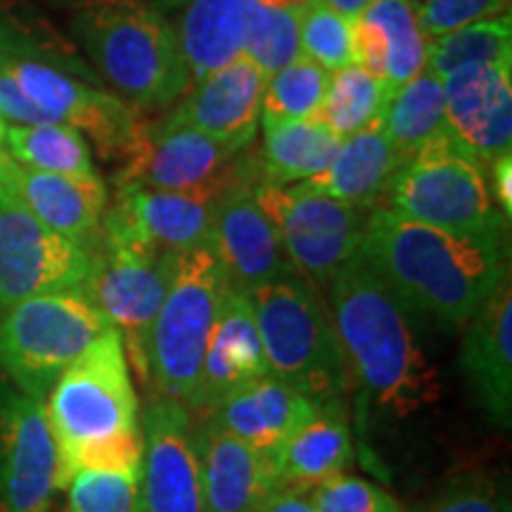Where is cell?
Here are the masks:
<instances>
[{"label": "cell", "mask_w": 512, "mask_h": 512, "mask_svg": "<svg viewBox=\"0 0 512 512\" xmlns=\"http://www.w3.org/2000/svg\"><path fill=\"white\" fill-rule=\"evenodd\" d=\"M0 64L53 124L86 133L102 159H126L131 155L140 119L119 95L102 91L91 81H83L38 57H8Z\"/></svg>", "instance_id": "obj_11"}, {"label": "cell", "mask_w": 512, "mask_h": 512, "mask_svg": "<svg viewBox=\"0 0 512 512\" xmlns=\"http://www.w3.org/2000/svg\"><path fill=\"white\" fill-rule=\"evenodd\" d=\"M266 81L264 69L242 53L226 67L195 81V88L174 112L228 150L245 152L256 138Z\"/></svg>", "instance_id": "obj_20"}, {"label": "cell", "mask_w": 512, "mask_h": 512, "mask_svg": "<svg viewBox=\"0 0 512 512\" xmlns=\"http://www.w3.org/2000/svg\"><path fill=\"white\" fill-rule=\"evenodd\" d=\"M140 437L138 512H207L188 408L164 396L152 399L140 422Z\"/></svg>", "instance_id": "obj_14"}, {"label": "cell", "mask_w": 512, "mask_h": 512, "mask_svg": "<svg viewBox=\"0 0 512 512\" xmlns=\"http://www.w3.org/2000/svg\"><path fill=\"white\" fill-rule=\"evenodd\" d=\"M0 204H17L43 226L93 252L102 235L107 188L98 174H48L10 157L0 176Z\"/></svg>", "instance_id": "obj_18"}, {"label": "cell", "mask_w": 512, "mask_h": 512, "mask_svg": "<svg viewBox=\"0 0 512 512\" xmlns=\"http://www.w3.org/2000/svg\"><path fill=\"white\" fill-rule=\"evenodd\" d=\"M354 463L347 403H328L299 427L275 458L280 491L306 494L313 486L344 475Z\"/></svg>", "instance_id": "obj_27"}, {"label": "cell", "mask_w": 512, "mask_h": 512, "mask_svg": "<svg viewBox=\"0 0 512 512\" xmlns=\"http://www.w3.org/2000/svg\"><path fill=\"white\" fill-rule=\"evenodd\" d=\"M330 72L309 57L297 60L268 76L261 100V117L271 121L316 119L328 93Z\"/></svg>", "instance_id": "obj_35"}, {"label": "cell", "mask_w": 512, "mask_h": 512, "mask_svg": "<svg viewBox=\"0 0 512 512\" xmlns=\"http://www.w3.org/2000/svg\"><path fill=\"white\" fill-rule=\"evenodd\" d=\"M330 320L349 392L373 411L406 418L437 394L408 309L363 261L361 252L332 278Z\"/></svg>", "instance_id": "obj_2"}, {"label": "cell", "mask_w": 512, "mask_h": 512, "mask_svg": "<svg viewBox=\"0 0 512 512\" xmlns=\"http://www.w3.org/2000/svg\"><path fill=\"white\" fill-rule=\"evenodd\" d=\"M380 126L396 155L411 162L430 140L448 131L444 81L425 67L401 83L387 98Z\"/></svg>", "instance_id": "obj_30"}, {"label": "cell", "mask_w": 512, "mask_h": 512, "mask_svg": "<svg viewBox=\"0 0 512 512\" xmlns=\"http://www.w3.org/2000/svg\"><path fill=\"white\" fill-rule=\"evenodd\" d=\"M8 57H38L74 76L98 81L88 74L76 50L24 0H0V62Z\"/></svg>", "instance_id": "obj_32"}, {"label": "cell", "mask_w": 512, "mask_h": 512, "mask_svg": "<svg viewBox=\"0 0 512 512\" xmlns=\"http://www.w3.org/2000/svg\"><path fill=\"white\" fill-rule=\"evenodd\" d=\"M195 446L207 512H261L280 491L273 460L211 420L195 425Z\"/></svg>", "instance_id": "obj_21"}, {"label": "cell", "mask_w": 512, "mask_h": 512, "mask_svg": "<svg viewBox=\"0 0 512 512\" xmlns=\"http://www.w3.org/2000/svg\"><path fill=\"white\" fill-rule=\"evenodd\" d=\"M318 408L309 396L268 373L230 392L202 418L275 463L285 441L306 425Z\"/></svg>", "instance_id": "obj_22"}, {"label": "cell", "mask_w": 512, "mask_h": 512, "mask_svg": "<svg viewBox=\"0 0 512 512\" xmlns=\"http://www.w3.org/2000/svg\"><path fill=\"white\" fill-rule=\"evenodd\" d=\"M230 280L209 245L171 254L169 290L150 337V380L157 396L192 413L204 351Z\"/></svg>", "instance_id": "obj_6"}, {"label": "cell", "mask_w": 512, "mask_h": 512, "mask_svg": "<svg viewBox=\"0 0 512 512\" xmlns=\"http://www.w3.org/2000/svg\"><path fill=\"white\" fill-rule=\"evenodd\" d=\"M55 475L46 406L0 382V512H48Z\"/></svg>", "instance_id": "obj_16"}, {"label": "cell", "mask_w": 512, "mask_h": 512, "mask_svg": "<svg viewBox=\"0 0 512 512\" xmlns=\"http://www.w3.org/2000/svg\"><path fill=\"white\" fill-rule=\"evenodd\" d=\"M110 330L81 290L24 299L0 316V368L12 387L46 401L64 370Z\"/></svg>", "instance_id": "obj_8"}, {"label": "cell", "mask_w": 512, "mask_h": 512, "mask_svg": "<svg viewBox=\"0 0 512 512\" xmlns=\"http://www.w3.org/2000/svg\"><path fill=\"white\" fill-rule=\"evenodd\" d=\"M5 150L17 164L64 176L95 174L91 147L72 126L5 124Z\"/></svg>", "instance_id": "obj_31"}, {"label": "cell", "mask_w": 512, "mask_h": 512, "mask_svg": "<svg viewBox=\"0 0 512 512\" xmlns=\"http://www.w3.org/2000/svg\"><path fill=\"white\" fill-rule=\"evenodd\" d=\"M150 3L152 8H157L159 12H171V10H181L188 0H145Z\"/></svg>", "instance_id": "obj_46"}, {"label": "cell", "mask_w": 512, "mask_h": 512, "mask_svg": "<svg viewBox=\"0 0 512 512\" xmlns=\"http://www.w3.org/2000/svg\"><path fill=\"white\" fill-rule=\"evenodd\" d=\"M491 176H489V190L494 197L496 207L501 214L510 221L512 216V152H503V155L494 157L489 162Z\"/></svg>", "instance_id": "obj_43"}, {"label": "cell", "mask_w": 512, "mask_h": 512, "mask_svg": "<svg viewBox=\"0 0 512 512\" xmlns=\"http://www.w3.org/2000/svg\"><path fill=\"white\" fill-rule=\"evenodd\" d=\"M252 181L254 162L245 155L242 174L221 195L209 240L230 287L242 292H252L275 278L294 273L278 230L256 202Z\"/></svg>", "instance_id": "obj_17"}, {"label": "cell", "mask_w": 512, "mask_h": 512, "mask_svg": "<svg viewBox=\"0 0 512 512\" xmlns=\"http://www.w3.org/2000/svg\"><path fill=\"white\" fill-rule=\"evenodd\" d=\"M240 155L169 112L155 121H140L136 145L114 183L152 190H202L233 176Z\"/></svg>", "instance_id": "obj_13"}, {"label": "cell", "mask_w": 512, "mask_h": 512, "mask_svg": "<svg viewBox=\"0 0 512 512\" xmlns=\"http://www.w3.org/2000/svg\"><path fill=\"white\" fill-rule=\"evenodd\" d=\"M259 3L275 5V8H287V10H302L306 3H311V0H259Z\"/></svg>", "instance_id": "obj_47"}, {"label": "cell", "mask_w": 512, "mask_h": 512, "mask_svg": "<svg viewBox=\"0 0 512 512\" xmlns=\"http://www.w3.org/2000/svg\"><path fill=\"white\" fill-rule=\"evenodd\" d=\"M415 12L422 34L430 41L467 24L510 15V0H420Z\"/></svg>", "instance_id": "obj_40"}, {"label": "cell", "mask_w": 512, "mask_h": 512, "mask_svg": "<svg viewBox=\"0 0 512 512\" xmlns=\"http://www.w3.org/2000/svg\"><path fill=\"white\" fill-rule=\"evenodd\" d=\"M441 81L453 136L486 164L510 152L512 62L465 64Z\"/></svg>", "instance_id": "obj_19"}, {"label": "cell", "mask_w": 512, "mask_h": 512, "mask_svg": "<svg viewBox=\"0 0 512 512\" xmlns=\"http://www.w3.org/2000/svg\"><path fill=\"white\" fill-rule=\"evenodd\" d=\"M72 34L100 79L136 112L166 110L190 88L176 27L145 0H79Z\"/></svg>", "instance_id": "obj_4"}, {"label": "cell", "mask_w": 512, "mask_h": 512, "mask_svg": "<svg viewBox=\"0 0 512 512\" xmlns=\"http://www.w3.org/2000/svg\"><path fill=\"white\" fill-rule=\"evenodd\" d=\"M256 202L278 230L294 273L306 283L328 287L361 252L366 211L335 197L292 185H252Z\"/></svg>", "instance_id": "obj_10"}, {"label": "cell", "mask_w": 512, "mask_h": 512, "mask_svg": "<svg viewBox=\"0 0 512 512\" xmlns=\"http://www.w3.org/2000/svg\"><path fill=\"white\" fill-rule=\"evenodd\" d=\"M361 256L406 309L448 330L465 328L510 278L508 235L451 233L389 207L370 209Z\"/></svg>", "instance_id": "obj_1"}, {"label": "cell", "mask_w": 512, "mask_h": 512, "mask_svg": "<svg viewBox=\"0 0 512 512\" xmlns=\"http://www.w3.org/2000/svg\"><path fill=\"white\" fill-rule=\"evenodd\" d=\"M8 162H10V155H8V150H5V121L0 119V176H3Z\"/></svg>", "instance_id": "obj_48"}, {"label": "cell", "mask_w": 512, "mask_h": 512, "mask_svg": "<svg viewBox=\"0 0 512 512\" xmlns=\"http://www.w3.org/2000/svg\"><path fill=\"white\" fill-rule=\"evenodd\" d=\"M93 254L17 204H0V313L24 299L83 290Z\"/></svg>", "instance_id": "obj_12"}, {"label": "cell", "mask_w": 512, "mask_h": 512, "mask_svg": "<svg viewBox=\"0 0 512 512\" xmlns=\"http://www.w3.org/2000/svg\"><path fill=\"white\" fill-rule=\"evenodd\" d=\"M389 95L392 91L361 64H349L330 74L328 93L316 119L339 138H349L380 121Z\"/></svg>", "instance_id": "obj_33"}, {"label": "cell", "mask_w": 512, "mask_h": 512, "mask_svg": "<svg viewBox=\"0 0 512 512\" xmlns=\"http://www.w3.org/2000/svg\"><path fill=\"white\" fill-rule=\"evenodd\" d=\"M140 470H79L69 479V512H138Z\"/></svg>", "instance_id": "obj_38"}, {"label": "cell", "mask_w": 512, "mask_h": 512, "mask_svg": "<svg viewBox=\"0 0 512 512\" xmlns=\"http://www.w3.org/2000/svg\"><path fill=\"white\" fill-rule=\"evenodd\" d=\"M460 368L479 406L501 427L512 420V287L510 278L467 320Z\"/></svg>", "instance_id": "obj_23"}, {"label": "cell", "mask_w": 512, "mask_h": 512, "mask_svg": "<svg viewBox=\"0 0 512 512\" xmlns=\"http://www.w3.org/2000/svg\"><path fill=\"white\" fill-rule=\"evenodd\" d=\"M486 166L448 128L403 166L382 207L451 233L508 235V219L491 197Z\"/></svg>", "instance_id": "obj_7"}, {"label": "cell", "mask_w": 512, "mask_h": 512, "mask_svg": "<svg viewBox=\"0 0 512 512\" xmlns=\"http://www.w3.org/2000/svg\"><path fill=\"white\" fill-rule=\"evenodd\" d=\"M418 512H510L508 496L486 477L465 475L439 491Z\"/></svg>", "instance_id": "obj_41"}, {"label": "cell", "mask_w": 512, "mask_h": 512, "mask_svg": "<svg viewBox=\"0 0 512 512\" xmlns=\"http://www.w3.org/2000/svg\"><path fill=\"white\" fill-rule=\"evenodd\" d=\"M46 418L57 451L55 489L79 470H140V411L117 330L102 335L48 394Z\"/></svg>", "instance_id": "obj_3"}, {"label": "cell", "mask_w": 512, "mask_h": 512, "mask_svg": "<svg viewBox=\"0 0 512 512\" xmlns=\"http://www.w3.org/2000/svg\"><path fill=\"white\" fill-rule=\"evenodd\" d=\"M83 294L119 332L128 368L150 380V337L169 290L171 254L136 238L102 230Z\"/></svg>", "instance_id": "obj_9"}, {"label": "cell", "mask_w": 512, "mask_h": 512, "mask_svg": "<svg viewBox=\"0 0 512 512\" xmlns=\"http://www.w3.org/2000/svg\"><path fill=\"white\" fill-rule=\"evenodd\" d=\"M247 294L268 373L318 406L347 403L351 392L330 311L311 283L287 273Z\"/></svg>", "instance_id": "obj_5"}, {"label": "cell", "mask_w": 512, "mask_h": 512, "mask_svg": "<svg viewBox=\"0 0 512 512\" xmlns=\"http://www.w3.org/2000/svg\"><path fill=\"white\" fill-rule=\"evenodd\" d=\"M403 166L406 162L396 155L377 121L354 136L342 138L328 169L302 183L358 209H375L387 200V192Z\"/></svg>", "instance_id": "obj_26"}, {"label": "cell", "mask_w": 512, "mask_h": 512, "mask_svg": "<svg viewBox=\"0 0 512 512\" xmlns=\"http://www.w3.org/2000/svg\"><path fill=\"white\" fill-rule=\"evenodd\" d=\"M512 62V19L510 15L467 24L451 34L430 38L427 69L444 79L465 64Z\"/></svg>", "instance_id": "obj_34"}, {"label": "cell", "mask_w": 512, "mask_h": 512, "mask_svg": "<svg viewBox=\"0 0 512 512\" xmlns=\"http://www.w3.org/2000/svg\"><path fill=\"white\" fill-rule=\"evenodd\" d=\"M0 119H8L10 124L34 126V124H53L46 114L27 98V93L19 88L8 69L0 64Z\"/></svg>", "instance_id": "obj_42"}, {"label": "cell", "mask_w": 512, "mask_h": 512, "mask_svg": "<svg viewBox=\"0 0 512 512\" xmlns=\"http://www.w3.org/2000/svg\"><path fill=\"white\" fill-rule=\"evenodd\" d=\"M306 496L318 512H403L389 491L347 472L313 486Z\"/></svg>", "instance_id": "obj_39"}, {"label": "cell", "mask_w": 512, "mask_h": 512, "mask_svg": "<svg viewBox=\"0 0 512 512\" xmlns=\"http://www.w3.org/2000/svg\"><path fill=\"white\" fill-rule=\"evenodd\" d=\"M325 3L347 19H358L363 12H366V8L373 3V0H325Z\"/></svg>", "instance_id": "obj_45"}, {"label": "cell", "mask_w": 512, "mask_h": 512, "mask_svg": "<svg viewBox=\"0 0 512 512\" xmlns=\"http://www.w3.org/2000/svg\"><path fill=\"white\" fill-rule=\"evenodd\" d=\"M55 3H72L74 5V3H79V0H55Z\"/></svg>", "instance_id": "obj_49"}, {"label": "cell", "mask_w": 512, "mask_h": 512, "mask_svg": "<svg viewBox=\"0 0 512 512\" xmlns=\"http://www.w3.org/2000/svg\"><path fill=\"white\" fill-rule=\"evenodd\" d=\"M299 12L247 0L245 55L271 76L302 57L299 46Z\"/></svg>", "instance_id": "obj_36"}, {"label": "cell", "mask_w": 512, "mask_h": 512, "mask_svg": "<svg viewBox=\"0 0 512 512\" xmlns=\"http://www.w3.org/2000/svg\"><path fill=\"white\" fill-rule=\"evenodd\" d=\"M356 27V64L389 91L427 67V36L418 24L413 0H373Z\"/></svg>", "instance_id": "obj_25"}, {"label": "cell", "mask_w": 512, "mask_h": 512, "mask_svg": "<svg viewBox=\"0 0 512 512\" xmlns=\"http://www.w3.org/2000/svg\"><path fill=\"white\" fill-rule=\"evenodd\" d=\"M245 152L238 171L226 181L202 190H152L140 185H117L112 207L105 209L102 230L128 235L162 252H188L211 240L216 207L230 183L242 174Z\"/></svg>", "instance_id": "obj_15"}, {"label": "cell", "mask_w": 512, "mask_h": 512, "mask_svg": "<svg viewBox=\"0 0 512 512\" xmlns=\"http://www.w3.org/2000/svg\"><path fill=\"white\" fill-rule=\"evenodd\" d=\"M299 46L302 55L328 72L356 64V27L332 10L325 0H311L299 12Z\"/></svg>", "instance_id": "obj_37"}, {"label": "cell", "mask_w": 512, "mask_h": 512, "mask_svg": "<svg viewBox=\"0 0 512 512\" xmlns=\"http://www.w3.org/2000/svg\"><path fill=\"white\" fill-rule=\"evenodd\" d=\"M264 375H268V363L249 294L230 287L204 351L200 389L192 413L204 415L230 392Z\"/></svg>", "instance_id": "obj_24"}, {"label": "cell", "mask_w": 512, "mask_h": 512, "mask_svg": "<svg viewBox=\"0 0 512 512\" xmlns=\"http://www.w3.org/2000/svg\"><path fill=\"white\" fill-rule=\"evenodd\" d=\"M342 138L318 119H264L259 183L292 185L320 174L335 159Z\"/></svg>", "instance_id": "obj_29"}, {"label": "cell", "mask_w": 512, "mask_h": 512, "mask_svg": "<svg viewBox=\"0 0 512 512\" xmlns=\"http://www.w3.org/2000/svg\"><path fill=\"white\" fill-rule=\"evenodd\" d=\"M261 512H318V510L306 494H299V491H278V494L264 505V510Z\"/></svg>", "instance_id": "obj_44"}, {"label": "cell", "mask_w": 512, "mask_h": 512, "mask_svg": "<svg viewBox=\"0 0 512 512\" xmlns=\"http://www.w3.org/2000/svg\"><path fill=\"white\" fill-rule=\"evenodd\" d=\"M178 22L185 64L195 81L245 53L247 0H188Z\"/></svg>", "instance_id": "obj_28"}]
</instances>
